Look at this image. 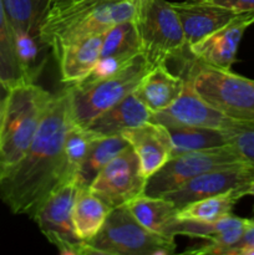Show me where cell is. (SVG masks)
<instances>
[{
    "instance_id": "obj_1",
    "label": "cell",
    "mask_w": 254,
    "mask_h": 255,
    "mask_svg": "<svg viewBox=\"0 0 254 255\" xmlns=\"http://www.w3.org/2000/svg\"><path fill=\"white\" fill-rule=\"evenodd\" d=\"M72 124L66 87L52 95L36 134L17 166L0 181V199L14 214L34 217L65 182L64 144Z\"/></svg>"
},
{
    "instance_id": "obj_2",
    "label": "cell",
    "mask_w": 254,
    "mask_h": 255,
    "mask_svg": "<svg viewBox=\"0 0 254 255\" xmlns=\"http://www.w3.org/2000/svg\"><path fill=\"white\" fill-rule=\"evenodd\" d=\"M139 0H50L40 35L54 57L65 45L133 20Z\"/></svg>"
},
{
    "instance_id": "obj_3",
    "label": "cell",
    "mask_w": 254,
    "mask_h": 255,
    "mask_svg": "<svg viewBox=\"0 0 254 255\" xmlns=\"http://www.w3.org/2000/svg\"><path fill=\"white\" fill-rule=\"evenodd\" d=\"M51 97L52 94L36 84L9 90L0 128V181L27 152Z\"/></svg>"
},
{
    "instance_id": "obj_4",
    "label": "cell",
    "mask_w": 254,
    "mask_h": 255,
    "mask_svg": "<svg viewBox=\"0 0 254 255\" xmlns=\"http://www.w3.org/2000/svg\"><path fill=\"white\" fill-rule=\"evenodd\" d=\"M148 70V62L141 52L112 76L67 85L66 91L74 124L87 128L100 115L134 92Z\"/></svg>"
},
{
    "instance_id": "obj_5",
    "label": "cell",
    "mask_w": 254,
    "mask_h": 255,
    "mask_svg": "<svg viewBox=\"0 0 254 255\" xmlns=\"http://www.w3.org/2000/svg\"><path fill=\"white\" fill-rule=\"evenodd\" d=\"M174 237L148 231L126 204L111 209L101 231L86 243V255H171Z\"/></svg>"
},
{
    "instance_id": "obj_6",
    "label": "cell",
    "mask_w": 254,
    "mask_h": 255,
    "mask_svg": "<svg viewBox=\"0 0 254 255\" xmlns=\"http://www.w3.org/2000/svg\"><path fill=\"white\" fill-rule=\"evenodd\" d=\"M211 106L236 121H254V80L194 59L183 77Z\"/></svg>"
},
{
    "instance_id": "obj_7",
    "label": "cell",
    "mask_w": 254,
    "mask_h": 255,
    "mask_svg": "<svg viewBox=\"0 0 254 255\" xmlns=\"http://www.w3.org/2000/svg\"><path fill=\"white\" fill-rule=\"evenodd\" d=\"M141 52L149 67L181 59L189 51L181 21L172 2L139 0L133 16Z\"/></svg>"
},
{
    "instance_id": "obj_8",
    "label": "cell",
    "mask_w": 254,
    "mask_h": 255,
    "mask_svg": "<svg viewBox=\"0 0 254 255\" xmlns=\"http://www.w3.org/2000/svg\"><path fill=\"white\" fill-rule=\"evenodd\" d=\"M243 163L247 162L232 144L187 152L169 158L159 171L149 177L146 182L144 194L162 197L194 177Z\"/></svg>"
},
{
    "instance_id": "obj_9",
    "label": "cell",
    "mask_w": 254,
    "mask_h": 255,
    "mask_svg": "<svg viewBox=\"0 0 254 255\" xmlns=\"http://www.w3.org/2000/svg\"><path fill=\"white\" fill-rule=\"evenodd\" d=\"M77 192L76 178L65 182L45 199L32 217L45 238L64 255H86V242L76 236L72 223Z\"/></svg>"
},
{
    "instance_id": "obj_10",
    "label": "cell",
    "mask_w": 254,
    "mask_h": 255,
    "mask_svg": "<svg viewBox=\"0 0 254 255\" xmlns=\"http://www.w3.org/2000/svg\"><path fill=\"white\" fill-rule=\"evenodd\" d=\"M147 178L131 146L101 169L89 189L111 209L144 194Z\"/></svg>"
},
{
    "instance_id": "obj_11",
    "label": "cell",
    "mask_w": 254,
    "mask_h": 255,
    "mask_svg": "<svg viewBox=\"0 0 254 255\" xmlns=\"http://www.w3.org/2000/svg\"><path fill=\"white\" fill-rule=\"evenodd\" d=\"M254 181V173L248 163L239 164L231 168L217 169L203 173L182 184L174 191L164 194L178 209L199 199L218 194L228 193L232 191L243 192L248 196V189Z\"/></svg>"
},
{
    "instance_id": "obj_12",
    "label": "cell",
    "mask_w": 254,
    "mask_h": 255,
    "mask_svg": "<svg viewBox=\"0 0 254 255\" xmlns=\"http://www.w3.org/2000/svg\"><path fill=\"white\" fill-rule=\"evenodd\" d=\"M164 127H207L226 129L236 120L219 112L204 101L193 90L188 81L184 84L181 95L168 107L152 114L151 121Z\"/></svg>"
},
{
    "instance_id": "obj_13",
    "label": "cell",
    "mask_w": 254,
    "mask_h": 255,
    "mask_svg": "<svg viewBox=\"0 0 254 255\" xmlns=\"http://www.w3.org/2000/svg\"><path fill=\"white\" fill-rule=\"evenodd\" d=\"M254 24V11L238 12L226 25L189 46V51L202 64L231 70L244 32Z\"/></svg>"
},
{
    "instance_id": "obj_14",
    "label": "cell",
    "mask_w": 254,
    "mask_h": 255,
    "mask_svg": "<svg viewBox=\"0 0 254 255\" xmlns=\"http://www.w3.org/2000/svg\"><path fill=\"white\" fill-rule=\"evenodd\" d=\"M136 152L141 164L142 174L147 179L153 176L171 158V138L164 126L147 122L121 132Z\"/></svg>"
},
{
    "instance_id": "obj_15",
    "label": "cell",
    "mask_w": 254,
    "mask_h": 255,
    "mask_svg": "<svg viewBox=\"0 0 254 255\" xmlns=\"http://www.w3.org/2000/svg\"><path fill=\"white\" fill-rule=\"evenodd\" d=\"M181 21L188 46L196 44L233 19L238 12L207 0L172 2Z\"/></svg>"
},
{
    "instance_id": "obj_16",
    "label": "cell",
    "mask_w": 254,
    "mask_h": 255,
    "mask_svg": "<svg viewBox=\"0 0 254 255\" xmlns=\"http://www.w3.org/2000/svg\"><path fill=\"white\" fill-rule=\"evenodd\" d=\"M104 34L79 39L60 50L55 60L59 64L60 79L64 84H77L89 76L101 55Z\"/></svg>"
},
{
    "instance_id": "obj_17",
    "label": "cell",
    "mask_w": 254,
    "mask_h": 255,
    "mask_svg": "<svg viewBox=\"0 0 254 255\" xmlns=\"http://www.w3.org/2000/svg\"><path fill=\"white\" fill-rule=\"evenodd\" d=\"M184 84L186 80L169 71L167 64H159L149 67L134 90V95L154 114L164 110L177 100Z\"/></svg>"
},
{
    "instance_id": "obj_18",
    "label": "cell",
    "mask_w": 254,
    "mask_h": 255,
    "mask_svg": "<svg viewBox=\"0 0 254 255\" xmlns=\"http://www.w3.org/2000/svg\"><path fill=\"white\" fill-rule=\"evenodd\" d=\"M152 112L134 95L129 94L124 100L100 115L87 128L99 136L121 134L122 131L141 126L151 121Z\"/></svg>"
},
{
    "instance_id": "obj_19",
    "label": "cell",
    "mask_w": 254,
    "mask_h": 255,
    "mask_svg": "<svg viewBox=\"0 0 254 255\" xmlns=\"http://www.w3.org/2000/svg\"><path fill=\"white\" fill-rule=\"evenodd\" d=\"M126 207L142 226L163 236H168L169 227L177 219L179 211L169 199L147 194H141L127 202Z\"/></svg>"
},
{
    "instance_id": "obj_20",
    "label": "cell",
    "mask_w": 254,
    "mask_h": 255,
    "mask_svg": "<svg viewBox=\"0 0 254 255\" xmlns=\"http://www.w3.org/2000/svg\"><path fill=\"white\" fill-rule=\"evenodd\" d=\"M111 208L89 188H79L72 208V223L76 236L90 242L106 222Z\"/></svg>"
},
{
    "instance_id": "obj_21",
    "label": "cell",
    "mask_w": 254,
    "mask_h": 255,
    "mask_svg": "<svg viewBox=\"0 0 254 255\" xmlns=\"http://www.w3.org/2000/svg\"><path fill=\"white\" fill-rule=\"evenodd\" d=\"M128 147V142L122 134L97 137L90 146L89 152L76 173L79 188H89L101 169Z\"/></svg>"
},
{
    "instance_id": "obj_22",
    "label": "cell",
    "mask_w": 254,
    "mask_h": 255,
    "mask_svg": "<svg viewBox=\"0 0 254 255\" xmlns=\"http://www.w3.org/2000/svg\"><path fill=\"white\" fill-rule=\"evenodd\" d=\"M15 49L25 84H36L45 69L50 47L42 41L40 32L16 30L14 31Z\"/></svg>"
},
{
    "instance_id": "obj_23",
    "label": "cell",
    "mask_w": 254,
    "mask_h": 255,
    "mask_svg": "<svg viewBox=\"0 0 254 255\" xmlns=\"http://www.w3.org/2000/svg\"><path fill=\"white\" fill-rule=\"evenodd\" d=\"M171 138V158L199 149L229 144L224 129L207 127H166Z\"/></svg>"
},
{
    "instance_id": "obj_24",
    "label": "cell",
    "mask_w": 254,
    "mask_h": 255,
    "mask_svg": "<svg viewBox=\"0 0 254 255\" xmlns=\"http://www.w3.org/2000/svg\"><path fill=\"white\" fill-rule=\"evenodd\" d=\"M244 193L241 191H232L228 193L208 197L189 203L178 211L179 219H191L199 222H216L232 214L234 206Z\"/></svg>"
},
{
    "instance_id": "obj_25",
    "label": "cell",
    "mask_w": 254,
    "mask_h": 255,
    "mask_svg": "<svg viewBox=\"0 0 254 255\" xmlns=\"http://www.w3.org/2000/svg\"><path fill=\"white\" fill-rule=\"evenodd\" d=\"M0 82L9 90L25 84L24 75L20 69L16 49H15L14 31L5 15L1 0H0Z\"/></svg>"
},
{
    "instance_id": "obj_26",
    "label": "cell",
    "mask_w": 254,
    "mask_h": 255,
    "mask_svg": "<svg viewBox=\"0 0 254 255\" xmlns=\"http://www.w3.org/2000/svg\"><path fill=\"white\" fill-rule=\"evenodd\" d=\"M5 15L12 31L40 32L44 14L50 0H1Z\"/></svg>"
},
{
    "instance_id": "obj_27",
    "label": "cell",
    "mask_w": 254,
    "mask_h": 255,
    "mask_svg": "<svg viewBox=\"0 0 254 255\" xmlns=\"http://www.w3.org/2000/svg\"><path fill=\"white\" fill-rule=\"evenodd\" d=\"M138 54H141V42L133 20L119 22L110 27L104 34L100 56H110V55L136 56Z\"/></svg>"
},
{
    "instance_id": "obj_28",
    "label": "cell",
    "mask_w": 254,
    "mask_h": 255,
    "mask_svg": "<svg viewBox=\"0 0 254 255\" xmlns=\"http://www.w3.org/2000/svg\"><path fill=\"white\" fill-rule=\"evenodd\" d=\"M247 222H248V219L239 218L233 214L216 222L191 221V219H179L177 217L176 221L169 227L168 236H184L189 237V238H201L207 241L214 234H218L221 232L227 231V229L246 226Z\"/></svg>"
},
{
    "instance_id": "obj_29",
    "label": "cell",
    "mask_w": 254,
    "mask_h": 255,
    "mask_svg": "<svg viewBox=\"0 0 254 255\" xmlns=\"http://www.w3.org/2000/svg\"><path fill=\"white\" fill-rule=\"evenodd\" d=\"M100 137L86 127L77 126L72 121L66 137H65L64 154L65 167H66L67 179L76 178V173L81 166L82 161L89 152L90 146L95 139Z\"/></svg>"
},
{
    "instance_id": "obj_30",
    "label": "cell",
    "mask_w": 254,
    "mask_h": 255,
    "mask_svg": "<svg viewBox=\"0 0 254 255\" xmlns=\"http://www.w3.org/2000/svg\"><path fill=\"white\" fill-rule=\"evenodd\" d=\"M224 131L228 137L229 144L236 147L254 173V121H236Z\"/></svg>"
},
{
    "instance_id": "obj_31",
    "label": "cell",
    "mask_w": 254,
    "mask_h": 255,
    "mask_svg": "<svg viewBox=\"0 0 254 255\" xmlns=\"http://www.w3.org/2000/svg\"><path fill=\"white\" fill-rule=\"evenodd\" d=\"M134 56L128 55H110V56H100L96 65L94 66L89 76L82 81H95V80L105 79L112 76L121 71Z\"/></svg>"
},
{
    "instance_id": "obj_32",
    "label": "cell",
    "mask_w": 254,
    "mask_h": 255,
    "mask_svg": "<svg viewBox=\"0 0 254 255\" xmlns=\"http://www.w3.org/2000/svg\"><path fill=\"white\" fill-rule=\"evenodd\" d=\"M223 255H254V221L248 219L241 241L232 248L227 249Z\"/></svg>"
},
{
    "instance_id": "obj_33",
    "label": "cell",
    "mask_w": 254,
    "mask_h": 255,
    "mask_svg": "<svg viewBox=\"0 0 254 255\" xmlns=\"http://www.w3.org/2000/svg\"><path fill=\"white\" fill-rule=\"evenodd\" d=\"M207 1L231 9L236 12L254 11V0H207Z\"/></svg>"
},
{
    "instance_id": "obj_34",
    "label": "cell",
    "mask_w": 254,
    "mask_h": 255,
    "mask_svg": "<svg viewBox=\"0 0 254 255\" xmlns=\"http://www.w3.org/2000/svg\"><path fill=\"white\" fill-rule=\"evenodd\" d=\"M7 94H9V89H6V87L0 82V100L6 99Z\"/></svg>"
},
{
    "instance_id": "obj_35",
    "label": "cell",
    "mask_w": 254,
    "mask_h": 255,
    "mask_svg": "<svg viewBox=\"0 0 254 255\" xmlns=\"http://www.w3.org/2000/svg\"><path fill=\"white\" fill-rule=\"evenodd\" d=\"M4 110H5V100H0V128H1L2 117H4Z\"/></svg>"
},
{
    "instance_id": "obj_36",
    "label": "cell",
    "mask_w": 254,
    "mask_h": 255,
    "mask_svg": "<svg viewBox=\"0 0 254 255\" xmlns=\"http://www.w3.org/2000/svg\"><path fill=\"white\" fill-rule=\"evenodd\" d=\"M248 196H254V181L252 182L251 187H249V189H248Z\"/></svg>"
},
{
    "instance_id": "obj_37",
    "label": "cell",
    "mask_w": 254,
    "mask_h": 255,
    "mask_svg": "<svg viewBox=\"0 0 254 255\" xmlns=\"http://www.w3.org/2000/svg\"><path fill=\"white\" fill-rule=\"evenodd\" d=\"M67 1H76V0H67Z\"/></svg>"
}]
</instances>
